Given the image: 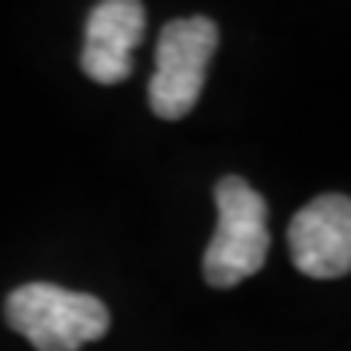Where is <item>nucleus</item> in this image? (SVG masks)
<instances>
[{
	"label": "nucleus",
	"instance_id": "f257e3e1",
	"mask_svg": "<svg viewBox=\"0 0 351 351\" xmlns=\"http://www.w3.org/2000/svg\"><path fill=\"white\" fill-rule=\"evenodd\" d=\"M7 326L23 335L36 351H78L108 335V306L78 289L59 283H23L7 296Z\"/></svg>",
	"mask_w": 351,
	"mask_h": 351
},
{
	"label": "nucleus",
	"instance_id": "f03ea898",
	"mask_svg": "<svg viewBox=\"0 0 351 351\" xmlns=\"http://www.w3.org/2000/svg\"><path fill=\"white\" fill-rule=\"evenodd\" d=\"M215 205L218 228L202 257V276L208 287L231 289L241 280L261 274V267L267 263V202L247 179L225 176L215 186Z\"/></svg>",
	"mask_w": 351,
	"mask_h": 351
},
{
	"label": "nucleus",
	"instance_id": "7ed1b4c3",
	"mask_svg": "<svg viewBox=\"0 0 351 351\" xmlns=\"http://www.w3.org/2000/svg\"><path fill=\"white\" fill-rule=\"evenodd\" d=\"M215 49H218V23L208 16L169 20L160 29L156 72L147 88V101L156 117L179 121L199 104Z\"/></svg>",
	"mask_w": 351,
	"mask_h": 351
},
{
	"label": "nucleus",
	"instance_id": "20e7f679",
	"mask_svg": "<svg viewBox=\"0 0 351 351\" xmlns=\"http://www.w3.org/2000/svg\"><path fill=\"white\" fill-rule=\"evenodd\" d=\"M289 257L313 280H339L351 274V199L328 192L293 215L287 231Z\"/></svg>",
	"mask_w": 351,
	"mask_h": 351
},
{
	"label": "nucleus",
	"instance_id": "39448f33",
	"mask_svg": "<svg viewBox=\"0 0 351 351\" xmlns=\"http://www.w3.org/2000/svg\"><path fill=\"white\" fill-rule=\"evenodd\" d=\"M147 10L137 0H104L85 23L82 72L98 85H121L134 72V49L143 39Z\"/></svg>",
	"mask_w": 351,
	"mask_h": 351
}]
</instances>
